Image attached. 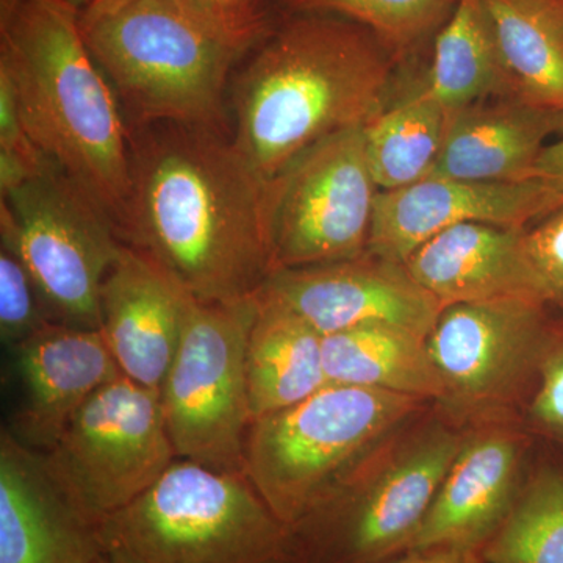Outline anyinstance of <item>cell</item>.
Listing matches in <instances>:
<instances>
[{
  "label": "cell",
  "instance_id": "6da1fadb",
  "mask_svg": "<svg viewBox=\"0 0 563 563\" xmlns=\"http://www.w3.org/2000/svg\"><path fill=\"white\" fill-rule=\"evenodd\" d=\"M131 192L121 240L206 302L252 298L273 273L269 181L232 131L180 122L129 128Z\"/></svg>",
  "mask_w": 563,
  "mask_h": 563
},
{
  "label": "cell",
  "instance_id": "7a4b0ae2",
  "mask_svg": "<svg viewBox=\"0 0 563 563\" xmlns=\"http://www.w3.org/2000/svg\"><path fill=\"white\" fill-rule=\"evenodd\" d=\"M250 54L233 80L232 136L266 180L318 141L365 128L390 106L395 54L346 18L296 13Z\"/></svg>",
  "mask_w": 563,
  "mask_h": 563
},
{
  "label": "cell",
  "instance_id": "3957f363",
  "mask_svg": "<svg viewBox=\"0 0 563 563\" xmlns=\"http://www.w3.org/2000/svg\"><path fill=\"white\" fill-rule=\"evenodd\" d=\"M0 70L13 85L33 144L120 233L131 192L129 128L88 49L81 11L68 0H21L0 16Z\"/></svg>",
  "mask_w": 563,
  "mask_h": 563
},
{
  "label": "cell",
  "instance_id": "277c9868",
  "mask_svg": "<svg viewBox=\"0 0 563 563\" xmlns=\"http://www.w3.org/2000/svg\"><path fill=\"white\" fill-rule=\"evenodd\" d=\"M466 431L429 404L374 444L288 526L291 563H384L406 553Z\"/></svg>",
  "mask_w": 563,
  "mask_h": 563
},
{
  "label": "cell",
  "instance_id": "5b68a950",
  "mask_svg": "<svg viewBox=\"0 0 563 563\" xmlns=\"http://www.w3.org/2000/svg\"><path fill=\"white\" fill-rule=\"evenodd\" d=\"M111 563H291L282 523L244 473L176 459L101 521Z\"/></svg>",
  "mask_w": 563,
  "mask_h": 563
},
{
  "label": "cell",
  "instance_id": "8992f818",
  "mask_svg": "<svg viewBox=\"0 0 563 563\" xmlns=\"http://www.w3.org/2000/svg\"><path fill=\"white\" fill-rule=\"evenodd\" d=\"M81 32L128 128L180 122L231 131L225 92L247 54L196 24L173 0H132L113 13L81 18Z\"/></svg>",
  "mask_w": 563,
  "mask_h": 563
},
{
  "label": "cell",
  "instance_id": "52a82bcc",
  "mask_svg": "<svg viewBox=\"0 0 563 563\" xmlns=\"http://www.w3.org/2000/svg\"><path fill=\"white\" fill-rule=\"evenodd\" d=\"M429 404L328 384L295 406L252 421L244 474L282 523L291 526L374 444Z\"/></svg>",
  "mask_w": 563,
  "mask_h": 563
},
{
  "label": "cell",
  "instance_id": "ba28073f",
  "mask_svg": "<svg viewBox=\"0 0 563 563\" xmlns=\"http://www.w3.org/2000/svg\"><path fill=\"white\" fill-rule=\"evenodd\" d=\"M0 242L21 255L52 322L101 329L103 280L125 243L57 163L2 196Z\"/></svg>",
  "mask_w": 563,
  "mask_h": 563
},
{
  "label": "cell",
  "instance_id": "9c48e42d",
  "mask_svg": "<svg viewBox=\"0 0 563 563\" xmlns=\"http://www.w3.org/2000/svg\"><path fill=\"white\" fill-rule=\"evenodd\" d=\"M257 298L206 302L188 295L180 343L161 388L177 459L244 473L252 415L246 351Z\"/></svg>",
  "mask_w": 563,
  "mask_h": 563
},
{
  "label": "cell",
  "instance_id": "30bf717a",
  "mask_svg": "<svg viewBox=\"0 0 563 563\" xmlns=\"http://www.w3.org/2000/svg\"><path fill=\"white\" fill-rule=\"evenodd\" d=\"M559 306L506 301L444 307L426 339L442 396L433 402L459 429L520 422L539 385Z\"/></svg>",
  "mask_w": 563,
  "mask_h": 563
},
{
  "label": "cell",
  "instance_id": "8fae6325",
  "mask_svg": "<svg viewBox=\"0 0 563 563\" xmlns=\"http://www.w3.org/2000/svg\"><path fill=\"white\" fill-rule=\"evenodd\" d=\"M41 454L63 492L98 523L135 501L177 459L161 391L124 376L96 391Z\"/></svg>",
  "mask_w": 563,
  "mask_h": 563
},
{
  "label": "cell",
  "instance_id": "7c38bea8",
  "mask_svg": "<svg viewBox=\"0 0 563 563\" xmlns=\"http://www.w3.org/2000/svg\"><path fill=\"white\" fill-rule=\"evenodd\" d=\"M379 192L363 128L325 136L269 181L273 273L357 257Z\"/></svg>",
  "mask_w": 563,
  "mask_h": 563
},
{
  "label": "cell",
  "instance_id": "4fadbf2b",
  "mask_svg": "<svg viewBox=\"0 0 563 563\" xmlns=\"http://www.w3.org/2000/svg\"><path fill=\"white\" fill-rule=\"evenodd\" d=\"M255 295L298 314L321 336L391 324L428 339L443 310L404 263L368 251L346 261L277 269Z\"/></svg>",
  "mask_w": 563,
  "mask_h": 563
},
{
  "label": "cell",
  "instance_id": "5bb4252c",
  "mask_svg": "<svg viewBox=\"0 0 563 563\" xmlns=\"http://www.w3.org/2000/svg\"><path fill=\"white\" fill-rule=\"evenodd\" d=\"M563 195L542 179L474 181L426 177L379 191L366 251L404 263L446 229L468 222L526 229L561 209Z\"/></svg>",
  "mask_w": 563,
  "mask_h": 563
},
{
  "label": "cell",
  "instance_id": "9a60e30c",
  "mask_svg": "<svg viewBox=\"0 0 563 563\" xmlns=\"http://www.w3.org/2000/svg\"><path fill=\"white\" fill-rule=\"evenodd\" d=\"M536 454L520 422L468 429L409 550L454 544L484 551L520 498Z\"/></svg>",
  "mask_w": 563,
  "mask_h": 563
},
{
  "label": "cell",
  "instance_id": "2e32d148",
  "mask_svg": "<svg viewBox=\"0 0 563 563\" xmlns=\"http://www.w3.org/2000/svg\"><path fill=\"white\" fill-rule=\"evenodd\" d=\"M10 351L20 401L7 429L40 453L96 391L121 376L99 329L49 322Z\"/></svg>",
  "mask_w": 563,
  "mask_h": 563
},
{
  "label": "cell",
  "instance_id": "e0dca14e",
  "mask_svg": "<svg viewBox=\"0 0 563 563\" xmlns=\"http://www.w3.org/2000/svg\"><path fill=\"white\" fill-rule=\"evenodd\" d=\"M101 523L52 477L43 454L2 429L0 563H101Z\"/></svg>",
  "mask_w": 563,
  "mask_h": 563
},
{
  "label": "cell",
  "instance_id": "ac0fdd59",
  "mask_svg": "<svg viewBox=\"0 0 563 563\" xmlns=\"http://www.w3.org/2000/svg\"><path fill=\"white\" fill-rule=\"evenodd\" d=\"M526 229L468 222L433 236L404 262L443 309L523 301L563 306L526 247Z\"/></svg>",
  "mask_w": 563,
  "mask_h": 563
},
{
  "label": "cell",
  "instance_id": "d6986e66",
  "mask_svg": "<svg viewBox=\"0 0 563 563\" xmlns=\"http://www.w3.org/2000/svg\"><path fill=\"white\" fill-rule=\"evenodd\" d=\"M188 292L125 244L101 290V331L121 376L161 391L184 328Z\"/></svg>",
  "mask_w": 563,
  "mask_h": 563
},
{
  "label": "cell",
  "instance_id": "ffe728a7",
  "mask_svg": "<svg viewBox=\"0 0 563 563\" xmlns=\"http://www.w3.org/2000/svg\"><path fill=\"white\" fill-rule=\"evenodd\" d=\"M563 135L562 111L523 99H485L455 113L431 176L474 181H525L544 147Z\"/></svg>",
  "mask_w": 563,
  "mask_h": 563
},
{
  "label": "cell",
  "instance_id": "44dd1931",
  "mask_svg": "<svg viewBox=\"0 0 563 563\" xmlns=\"http://www.w3.org/2000/svg\"><path fill=\"white\" fill-rule=\"evenodd\" d=\"M255 298L258 312L246 351L252 421L295 406L329 384L320 333L279 303Z\"/></svg>",
  "mask_w": 563,
  "mask_h": 563
},
{
  "label": "cell",
  "instance_id": "7402d4cb",
  "mask_svg": "<svg viewBox=\"0 0 563 563\" xmlns=\"http://www.w3.org/2000/svg\"><path fill=\"white\" fill-rule=\"evenodd\" d=\"M329 384L352 385L435 402L442 383L424 336L391 324H365L322 336Z\"/></svg>",
  "mask_w": 563,
  "mask_h": 563
},
{
  "label": "cell",
  "instance_id": "603a6c76",
  "mask_svg": "<svg viewBox=\"0 0 563 563\" xmlns=\"http://www.w3.org/2000/svg\"><path fill=\"white\" fill-rule=\"evenodd\" d=\"M512 98L563 113V0H481Z\"/></svg>",
  "mask_w": 563,
  "mask_h": 563
},
{
  "label": "cell",
  "instance_id": "cb8c5ba5",
  "mask_svg": "<svg viewBox=\"0 0 563 563\" xmlns=\"http://www.w3.org/2000/svg\"><path fill=\"white\" fill-rule=\"evenodd\" d=\"M424 87L451 117L485 99L512 98L495 33L481 0H459L440 27Z\"/></svg>",
  "mask_w": 563,
  "mask_h": 563
},
{
  "label": "cell",
  "instance_id": "d4e9b609",
  "mask_svg": "<svg viewBox=\"0 0 563 563\" xmlns=\"http://www.w3.org/2000/svg\"><path fill=\"white\" fill-rule=\"evenodd\" d=\"M451 120L422 85L366 124V158L379 191L398 190L431 176Z\"/></svg>",
  "mask_w": 563,
  "mask_h": 563
},
{
  "label": "cell",
  "instance_id": "484cf974",
  "mask_svg": "<svg viewBox=\"0 0 563 563\" xmlns=\"http://www.w3.org/2000/svg\"><path fill=\"white\" fill-rule=\"evenodd\" d=\"M483 558L485 563H563V459L537 446L523 492Z\"/></svg>",
  "mask_w": 563,
  "mask_h": 563
},
{
  "label": "cell",
  "instance_id": "4316f807",
  "mask_svg": "<svg viewBox=\"0 0 563 563\" xmlns=\"http://www.w3.org/2000/svg\"><path fill=\"white\" fill-rule=\"evenodd\" d=\"M292 13L336 14L372 31L393 52L442 27L459 0H279Z\"/></svg>",
  "mask_w": 563,
  "mask_h": 563
},
{
  "label": "cell",
  "instance_id": "83f0119b",
  "mask_svg": "<svg viewBox=\"0 0 563 563\" xmlns=\"http://www.w3.org/2000/svg\"><path fill=\"white\" fill-rule=\"evenodd\" d=\"M520 424L537 446L563 459V306L555 309L539 385Z\"/></svg>",
  "mask_w": 563,
  "mask_h": 563
},
{
  "label": "cell",
  "instance_id": "f1b7e54d",
  "mask_svg": "<svg viewBox=\"0 0 563 563\" xmlns=\"http://www.w3.org/2000/svg\"><path fill=\"white\" fill-rule=\"evenodd\" d=\"M52 322L43 299L22 262L9 243L0 242V339L9 350Z\"/></svg>",
  "mask_w": 563,
  "mask_h": 563
},
{
  "label": "cell",
  "instance_id": "f546056e",
  "mask_svg": "<svg viewBox=\"0 0 563 563\" xmlns=\"http://www.w3.org/2000/svg\"><path fill=\"white\" fill-rule=\"evenodd\" d=\"M177 9L211 35L250 54L272 31L265 0H173Z\"/></svg>",
  "mask_w": 563,
  "mask_h": 563
},
{
  "label": "cell",
  "instance_id": "4dcf8cb0",
  "mask_svg": "<svg viewBox=\"0 0 563 563\" xmlns=\"http://www.w3.org/2000/svg\"><path fill=\"white\" fill-rule=\"evenodd\" d=\"M526 247L563 303V206L526 231Z\"/></svg>",
  "mask_w": 563,
  "mask_h": 563
},
{
  "label": "cell",
  "instance_id": "1f68e13d",
  "mask_svg": "<svg viewBox=\"0 0 563 563\" xmlns=\"http://www.w3.org/2000/svg\"><path fill=\"white\" fill-rule=\"evenodd\" d=\"M384 563H485L483 551L476 548L454 547V544H435V547L417 548L396 555Z\"/></svg>",
  "mask_w": 563,
  "mask_h": 563
},
{
  "label": "cell",
  "instance_id": "d6a6232c",
  "mask_svg": "<svg viewBox=\"0 0 563 563\" xmlns=\"http://www.w3.org/2000/svg\"><path fill=\"white\" fill-rule=\"evenodd\" d=\"M533 179L548 181L563 195V136L544 147L533 168Z\"/></svg>",
  "mask_w": 563,
  "mask_h": 563
},
{
  "label": "cell",
  "instance_id": "836d02e7",
  "mask_svg": "<svg viewBox=\"0 0 563 563\" xmlns=\"http://www.w3.org/2000/svg\"><path fill=\"white\" fill-rule=\"evenodd\" d=\"M132 0H92L90 5L81 11V18L91 20V18L102 16V14L113 13V11L122 9V7L131 3Z\"/></svg>",
  "mask_w": 563,
  "mask_h": 563
},
{
  "label": "cell",
  "instance_id": "e575fe53",
  "mask_svg": "<svg viewBox=\"0 0 563 563\" xmlns=\"http://www.w3.org/2000/svg\"><path fill=\"white\" fill-rule=\"evenodd\" d=\"M21 0H0V16H5L9 14L14 7L20 3ZM69 3H73L74 7H77L80 11L87 9L88 5L92 2V0H68Z\"/></svg>",
  "mask_w": 563,
  "mask_h": 563
},
{
  "label": "cell",
  "instance_id": "d590c367",
  "mask_svg": "<svg viewBox=\"0 0 563 563\" xmlns=\"http://www.w3.org/2000/svg\"><path fill=\"white\" fill-rule=\"evenodd\" d=\"M101 563H111L110 561H107L106 558L102 559Z\"/></svg>",
  "mask_w": 563,
  "mask_h": 563
}]
</instances>
